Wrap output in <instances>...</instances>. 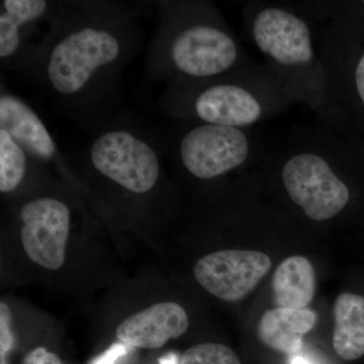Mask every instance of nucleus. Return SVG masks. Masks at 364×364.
Instances as JSON below:
<instances>
[{
	"mask_svg": "<svg viewBox=\"0 0 364 364\" xmlns=\"http://www.w3.org/2000/svg\"><path fill=\"white\" fill-rule=\"evenodd\" d=\"M138 13L121 2H62L52 30L23 74L75 123L100 128L117 116L122 76L142 47Z\"/></svg>",
	"mask_w": 364,
	"mask_h": 364,
	"instance_id": "obj_1",
	"label": "nucleus"
},
{
	"mask_svg": "<svg viewBox=\"0 0 364 364\" xmlns=\"http://www.w3.org/2000/svg\"><path fill=\"white\" fill-rule=\"evenodd\" d=\"M264 170L309 220L330 222L353 200L351 179L364 176V138L348 122L296 124L272 145Z\"/></svg>",
	"mask_w": 364,
	"mask_h": 364,
	"instance_id": "obj_2",
	"label": "nucleus"
},
{
	"mask_svg": "<svg viewBox=\"0 0 364 364\" xmlns=\"http://www.w3.org/2000/svg\"><path fill=\"white\" fill-rule=\"evenodd\" d=\"M157 7L159 21L146 60L150 80H202L254 63L214 2L159 1Z\"/></svg>",
	"mask_w": 364,
	"mask_h": 364,
	"instance_id": "obj_3",
	"label": "nucleus"
},
{
	"mask_svg": "<svg viewBox=\"0 0 364 364\" xmlns=\"http://www.w3.org/2000/svg\"><path fill=\"white\" fill-rule=\"evenodd\" d=\"M244 33L294 105H306L316 119L336 123L338 111L316 41L315 23L296 2L248 1L242 9Z\"/></svg>",
	"mask_w": 364,
	"mask_h": 364,
	"instance_id": "obj_4",
	"label": "nucleus"
},
{
	"mask_svg": "<svg viewBox=\"0 0 364 364\" xmlns=\"http://www.w3.org/2000/svg\"><path fill=\"white\" fill-rule=\"evenodd\" d=\"M294 105L277 77L256 63L202 80L166 85L158 107L174 121L255 129Z\"/></svg>",
	"mask_w": 364,
	"mask_h": 364,
	"instance_id": "obj_5",
	"label": "nucleus"
},
{
	"mask_svg": "<svg viewBox=\"0 0 364 364\" xmlns=\"http://www.w3.org/2000/svg\"><path fill=\"white\" fill-rule=\"evenodd\" d=\"M335 109L364 138V1H306Z\"/></svg>",
	"mask_w": 364,
	"mask_h": 364,
	"instance_id": "obj_6",
	"label": "nucleus"
},
{
	"mask_svg": "<svg viewBox=\"0 0 364 364\" xmlns=\"http://www.w3.org/2000/svg\"><path fill=\"white\" fill-rule=\"evenodd\" d=\"M177 122V129L164 139L165 151L184 176L212 183L235 173L263 167L272 144L255 129Z\"/></svg>",
	"mask_w": 364,
	"mask_h": 364,
	"instance_id": "obj_7",
	"label": "nucleus"
},
{
	"mask_svg": "<svg viewBox=\"0 0 364 364\" xmlns=\"http://www.w3.org/2000/svg\"><path fill=\"white\" fill-rule=\"evenodd\" d=\"M23 251L35 264L51 272L63 267L71 230L70 207L55 196H36L18 210Z\"/></svg>",
	"mask_w": 364,
	"mask_h": 364,
	"instance_id": "obj_8",
	"label": "nucleus"
},
{
	"mask_svg": "<svg viewBox=\"0 0 364 364\" xmlns=\"http://www.w3.org/2000/svg\"><path fill=\"white\" fill-rule=\"evenodd\" d=\"M272 265L267 254L228 249L200 258L193 267V275L198 284L215 298L235 303L258 286Z\"/></svg>",
	"mask_w": 364,
	"mask_h": 364,
	"instance_id": "obj_9",
	"label": "nucleus"
},
{
	"mask_svg": "<svg viewBox=\"0 0 364 364\" xmlns=\"http://www.w3.org/2000/svg\"><path fill=\"white\" fill-rule=\"evenodd\" d=\"M62 2L2 0L0 6V63L4 70L23 72L35 57L31 39L56 18Z\"/></svg>",
	"mask_w": 364,
	"mask_h": 364,
	"instance_id": "obj_10",
	"label": "nucleus"
},
{
	"mask_svg": "<svg viewBox=\"0 0 364 364\" xmlns=\"http://www.w3.org/2000/svg\"><path fill=\"white\" fill-rule=\"evenodd\" d=\"M0 129L6 130L41 164L66 168L56 141L39 114L4 85L0 91Z\"/></svg>",
	"mask_w": 364,
	"mask_h": 364,
	"instance_id": "obj_11",
	"label": "nucleus"
},
{
	"mask_svg": "<svg viewBox=\"0 0 364 364\" xmlns=\"http://www.w3.org/2000/svg\"><path fill=\"white\" fill-rule=\"evenodd\" d=\"M189 318L186 309L171 301L153 304L117 325L119 342L139 349H158L186 334Z\"/></svg>",
	"mask_w": 364,
	"mask_h": 364,
	"instance_id": "obj_12",
	"label": "nucleus"
},
{
	"mask_svg": "<svg viewBox=\"0 0 364 364\" xmlns=\"http://www.w3.org/2000/svg\"><path fill=\"white\" fill-rule=\"evenodd\" d=\"M317 315L312 309L274 308L261 316L258 338L268 348L291 355L301 350L303 338L313 329Z\"/></svg>",
	"mask_w": 364,
	"mask_h": 364,
	"instance_id": "obj_13",
	"label": "nucleus"
},
{
	"mask_svg": "<svg viewBox=\"0 0 364 364\" xmlns=\"http://www.w3.org/2000/svg\"><path fill=\"white\" fill-rule=\"evenodd\" d=\"M272 287L277 308H306L315 294L312 263L304 256L287 257L275 269Z\"/></svg>",
	"mask_w": 364,
	"mask_h": 364,
	"instance_id": "obj_14",
	"label": "nucleus"
},
{
	"mask_svg": "<svg viewBox=\"0 0 364 364\" xmlns=\"http://www.w3.org/2000/svg\"><path fill=\"white\" fill-rule=\"evenodd\" d=\"M333 347L344 360L364 355V296L342 293L335 299Z\"/></svg>",
	"mask_w": 364,
	"mask_h": 364,
	"instance_id": "obj_15",
	"label": "nucleus"
},
{
	"mask_svg": "<svg viewBox=\"0 0 364 364\" xmlns=\"http://www.w3.org/2000/svg\"><path fill=\"white\" fill-rule=\"evenodd\" d=\"M44 165L33 159L6 130L0 129V193L11 195L21 188L33 170Z\"/></svg>",
	"mask_w": 364,
	"mask_h": 364,
	"instance_id": "obj_16",
	"label": "nucleus"
},
{
	"mask_svg": "<svg viewBox=\"0 0 364 364\" xmlns=\"http://www.w3.org/2000/svg\"><path fill=\"white\" fill-rule=\"evenodd\" d=\"M179 364H242L230 347L219 343H203L182 354Z\"/></svg>",
	"mask_w": 364,
	"mask_h": 364,
	"instance_id": "obj_17",
	"label": "nucleus"
},
{
	"mask_svg": "<svg viewBox=\"0 0 364 364\" xmlns=\"http://www.w3.org/2000/svg\"><path fill=\"white\" fill-rule=\"evenodd\" d=\"M13 313L4 301L0 303V364H7V356L13 350Z\"/></svg>",
	"mask_w": 364,
	"mask_h": 364,
	"instance_id": "obj_18",
	"label": "nucleus"
},
{
	"mask_svg": "<svg viewBox=\"0 0 364 364\" xmlns=\"http://www.w3.org/2000/svg\"><path fill=\"white\" fill-rule=\"evenodd\" d=\"M21 364H64L54 352L48 350L45 347H36L28 352Z\"/></svg>",
	"mask_w": 364,
	"mask_h": 364,
	"instance_id": "obj_19",
	"label": "nucleus"
},
{
	"mask_svg": "<svg viewBox=\"0 0 364 364\" xmlns=\"http://www.w3.org/2000/svg\"><path fill=\"white\" fill-rule=\"evenodd\" d=\"M121 353L122 352L119 351V349H114V350L109 351V353L105 354L102 358H98L93 364H112Z\"/></svg>",
	"mask_w": 364,
	"mask_h": 364,
	"instance_id": "obj_20",
	"label": "nucleus"
},
{
	"mask_svg": "<svg viewBox=\"0 0 364 364\" xmlns=\"http://www.w3.org/2000/svg\"><path fill=\"white\" fill-rule=\"evenodd\" d=\"M291 364H310L308 361L304 360V359L296 358L294 359L293 363Z\"/></svg>",
	"mask_w": 364,
	"mask_h": 364,
	"instance_id": "obj_21",
	"label": "nucleus"
},
{
	"mask_svg": "<svg viewBox=\"0 0 364 364\" xmlns=\"http://www.w3.org/2000/svg\"><path fill=\"white\" fill-rule=\"evenodd\" d=\"M174 361H176V360H173V358H170V359L165 358V359H163L161 364H176V363H174Z\"/></svg>",
	"mask_w": 364,
	"mask_h": 364,
	"instance_id": "obj_22",
	"label": "nucleus"
}]
</instances>
